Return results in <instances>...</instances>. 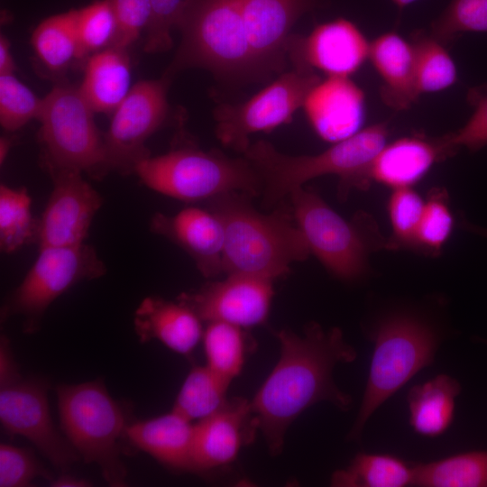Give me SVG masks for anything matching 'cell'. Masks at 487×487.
Here are the masks:
<instances>
[{
	"instance_id": "cell-47",
	"label": "cell",
	"mask_w": 487,
	"mask_h": 487,
	"mask_svg": "<svg viewBox=\"0 0 487 487\" xmlns=\"http://www.w3.org/2000/svg\"><path fill=\"white\" fill-rule=\"evenodd\" d=\"M11 148V140L7 138H1L0 142V162L3 164L7 153Z\"/></svg>"
},
{
	"instance_id": "cell-7",
	"label": "cell",
	"mask_w": 487,
	"mask_h": 487,
	"mask_svg": "<svg viewBox=\"0 0 487 487\" xmlns=\"http://www.w3.org/2000/svg\"><path fill=\"white\" fill-rule=\"evenodd\" d=\"M135 174L151 189L185 202L209 201L233 191L262 192L260 177L245 157L230 158L192 144L148 157Z\"/></svg>"
},
{
	"instance_id": "cell-21",
	"label": "cell",
	"mask_w": 487,
	"mask_h": 487,
	"mask_svg": "<svg viewBox=\"0 0 487 487\" xmlns=\"http://www.w3.org/2000/svg\"><path fill=\"white\" fill-rule=\"evenodd\" d=\"M455 152L443 136L428 139L424 136L400 138L384 147L375 157L369 170V180L393 189L411 187L438 161Z\"/></svg>"
},
{
	"instance_id": "cell-45",
	"label": "cell",
	"mask_w": 487,
	"mask_h": 487,
	"mask_svg": "<svg viewBox=\"0 0 487 487\" xmlns=\"http://www.w3.org/2000/svg\"><path fill=\"white\" fill-rule=\"evenodd\" d=\"M50 485L53 487H89L92 484L85 478H79L67 472H62L60 476L54 477L50 482Z\"/></svg>"
},
{
	"instance_id": "cell-25",
	"label": "cell",
	"mask_w": 487,
	"mask_h": 487,
	"mask_svg": "<svg viewBox=\"0 0 487 487\" xmlns=\"http://www.w3.org/2000/svg\"><path fill=\"white\" fill-rule=\"evenodd\" d=\"M131 88L126 50L110 46L89 58L79 89L95 113L114 112Z\"/></svg>"
},
{
	"instance_id": "cell-37",
	"label": "cell",
	"mask_w": 487,
	"mask_h": 487,
	"mask_svg": "<svg viewBox=\"0 0 487 487\" xmlns=\"http://www.w3.org/2000/svg\"><path fill=\"white\" fill-rule=\"evenodd\" d=\"M453 225L454 216L446 192L433 189L425 200L414 247L438 253L449 238Z\"/></svg>"
},
{
	"instance_id": "cell-17",
	"label": "cell",
	"mask_w": 487,
	"mask_h": 487,
	"mask_svg": "<svg viewBox=\"0 0 487 487\" xmlns=\"http://www.w3.org/2000/svg\"><path fill=\"white\" fill-rule=\"evenodd\" d=\"M259 429L251 401L233 398L215 413L194 425L190 472L226 465Z\"/></svg>"
},
{
	"instance_id": "cell-29",
	"label": "cell",
	"mask_w": 487,
	"mask_h": 487,
	"mask_svg": "<svg viewBox=\"0 0 487 487\" xmlns=\"http://www.w3.org/2000/svg\"><path fill=\"white\" fill-rule=\"evenodd\" d=\"M231 381L207 365L195 366L186 377L172 410L189 420H202L218 410L227 400Z\"/></svg>"
},
{
	"instance_id": "cell-40",
	"label": "cell",
	"mask_w": 487,
	"mask_h": 487,
	"mask_svg": "<svg viewBox=\"0 0 487 487\" xmlns=\"http://www.w3.org/2000/svg\"><path fill=\"white\" fill-rule=\"evenodd\" d=\"M51 482L54 476L28 449L9 444L0 445V486H32L35 478Z\"/></svg>"
},
{
	"instance_id": "cell-10",
	"label": "cell",
	"mask_w": 487,
	"mask_h": 487,
	"mask_svg": "<svg viewBox=\"0 0 487 487\" xmlns=\"http://www.w3.org/2000/svg\"><path fill=\"white\" fill-rule=\"evenodd\" d=\"M39 250L35 262L1 311L2 319L21 316L27 334L40 329L46 310L60 296L77 283L98 279L106 271L96 250L85 243Z\"/></svg>"
},
{
	"instance_id": "cell-1",
	"label": "cell",
	"mask_w": 487,
	"mask_h": 487,
	"mask_svg": "<svg viewBox=\"0 0 487 487\" xmlns=\"http://www.w3.org/2000/svg\"><path fill=\"white\" fill-rule=\"evenodd\" d=\"M276 336L280 359L251 401L272 455L281 452L289 427L308 407L328 401L342 410L350 409L352 398L335 385L333 370L357 356L338 327L324 329L313 322L302 335L282 329Z\"/></svg>"
},
{
	"instance_id": "cell-4",
	"label": "cell",
	"mask_w": 487,
	"mask_h": 487,
	"mask_svg": "<svg viewBox=\"0 0 487 487\" xmlns=\"http://www.w3.org/2000/svg\"><path fill=\"white\" fill-rule=\"evenodd\" d=\"M373 344L362 404L347 439L358 440L371 416L419 371L430 365L442 335L427 319L409 311L381 317L370 332Z\"/></svg>"
},
{
	"instance_id": "cell-28",
	"label": "cell",
	"mask_w": 487,
	"mask_h": 487,
	"mask_svg": "<svg viewBox=\"0 0 487 487\" xmlns=\"http://www.w3.org/2000/svg\"><path fill=\"white\" fill-rule=\"evenodd\" d=\"M414 486L487 487V451L475 450L414 465Z\"/></svg>"
},
{
	"instance_id": "cell-49",
	"label": "cell",
	"mask_w": 487,
	"mask_h": 487,
	"mask_svg": "<svg viewBox=\"0 0 487 487\" xmlns=\"http://www.w3.org/2000/svg\"><path fill=\"white\" fill-rule=\"evenodd\" d=\"M482 342L485 343L487 345V340H482Z\"/></svg>"
},
{
	"instance_id": "cell-12",
	"label": "cell",
	"mask_w": 487,
	"mask_h": 487,
	"mask_svg": "<svg viewBox=\"0 0 487 487\" xmlns=\"http://www.w3.org/2000/svg\"><path fill=\"white\" fill-rule=\"evenodd\" d=\"M169 83L166 76L137 82L114 111L104 135L109 170L124 175L135 173L137 166L151 156L145 142L168 115Z\"/></svg>"
},
{
	"instance_id": "cell-26",
	"label": "cell",
	"mask_w": 487,
	"mask_h": 487,
	"mask_svg": "<svg viewBox=\"0 0 487 487\" xmlns=\"http://www.w3.org/2000/svg\"><path fill=\"white\" fill-rule=\"evenodd\" d=\"M460 392L459 381L447 374L414 385L407 395L413 430L428 437L445 433L454 419L455 399Z\"/></svg>"
},
{
	"instance_id": "cell-24",
	"label": "cell",
	"mask_w": 487,
	"mask_h": 487,
	"mask_svg": "<svg viewBox=\"0 0 487 487\" xmlns=\"http://www.w3.org/2000/svg\"><path fill=\"white\" fill-rule=\"evenodd\" d=\"M368 58L382 80V101L398 111L409 108L419 97L411 42L393 32L383 33L370 43Z\"/></svg>"
},
{
	"instance_id": "cell-38",
	"label": "cell",
	"mask_w": 487,
	"mask_h": 487,
	"mask_svg": "<svg viewBox=\"0 0 487 487\" xmlns=\"http://www.w3.org/2000/svg\"><path fill=\"white\" fill-rule=\"evenodd\" d=\"M424 205L425 200L410 187L393 189L388 205L393 232L390 240L393 249L399 245L415 246Z\"/></svg>"
},
{
	"instance_id": "cell-43",
	"label": "cell",
	"mask_w": 487,
	"mask_h": 487,
	"mask_svg": "<svg viewBox=\"0 0 487 487\" xmlns=\"http://www.w3.org/2000/svg\"><path fill=\"white\" fill-rule=\"evenodd\" d=\"M21 376L18 364L14 357L11 345L5 336L0 344V385L8 383Z\"/></svg>"
},
{
	"instance_id": "cell-18",
	"label": "cell",
	"mask_w": 487,
	"mask_h": 487,
	"mask_svg": "<svg viewBox=\"0 0 487 487\" xmlns=\"http://www.w3.org/2000/svg\"><path fill=\"white\" fill-rule=\"evenodd\" d=\"M370 43L351 21L338 18L317 25L308 37H290L289 57L304 60L327 77H349L368 59Z\"/></svg>"
},
{
	"instance_id": "cell-35",
	"label": "cell",
	"mask_w": 487,
	"mask_h": 487,
	"mask_svg": "<svg viewBox=\"0 0 487 487\" xmlns=\"http://www.w3.org/2000/svg\"><path fill=\"white\" fill-rule=\"evenodd\" d=\"M78 59L110 47L116 33V19L108 0H98L76 10Z\"/></svg>"
},
{
	"instance_id": "cell-15",
	"label": "cell",
	"mask_w": 487,
	"mask_h": 487,
	"mask_svg": "<svg viewBox=\"0 0 487 487\" xmlns=\"http://www.w3.org/2000/svg\"><path fill=\"white\" fill-rule=\"evenodd\" d=\"M53 188L38 219L39 248L84 244L103 203L99 193L74 170L49 171Z\"/></svg>"
},
{
	"instance_id": "cell-13",
	"label": "cell",
	"mask_w": 487,
	"mask_h": 487,
	"mask_svg": "<svg viewBox=\"0 0 487 487\" xmlns=\"http://www.w3.org/2000/svg\"><path fill=\"white\" fill-rule=\"evenodd\" d=\"M48 382L19 378L0 385V421L10 435L25 437L58 469L67 472L80 459L56 428L48 402Z\"/></svg>"
},
{
	"instance_id": "cell-2",
	"label": "cell",
	"mask_w": 487,
	"mask_h": 487,
	"mask_svg": "<svg viewBox=\"0 0 487 487\" xmlns=\"http://www.w3.org/2000/svg\"><path fill=\"white\" fill-rule=\"evenodd\" d=\"M252 197L233 191L208 201L224 228L223 272L274 280L306 260L310 251L292 213H262L253 206Z\"/></svg>"
},
{
	"instance_id": "cell-32",
	"label": "cell",
	"mask_w": 487,
	"mask_h": 487,
	"mask_svg": "<svg viewBox=\"0 0 487 487\" xmlns=\"http://www.w3.org/2000/svg\"><path fill=\"white\" fill-rule=\"evenodd\" d=\"M31 198L23 188L0 186V248L11 253L24 244L36 243L38 220L31 211Z\"/></svg>"
},
{
	"instance_id": "cell-39",
	"label": "cell",
	"mask_w": 487,
	"mask_h": 487,
	"mask_svg": "<svg viewBox=\"0 0 487 487\" xmlns=\"http://www.w3.org/2000/svg\"><path fill=\"white\" fill-rule=\"evenodd\" d=\"M466 99L473 109V115L464 126L444 135L455 153L461 147L475 152L487 145V84L469 88Z\"/></svg>"
},
{
	"instance_id": "cell-5",
	"label": "cell",
	"mask_w": 487,
	"mask_h": 487,
	"mask_svg": "<svg viewBox=\"0 0 487 487\" xmlns=\"http://www.w3.org/2000/svg\"><path fill=\"white\" fill-rule=\"evenodd\" d=\"M179 29L181 42L166 77L200 68L226 80L262 78L239 0H189Z\"/></svg>"
},
{
	"instance_id": "cell-3",
	"label": "cell",
	"mask_w": 487,
	"mask_h": 487,
	"mask_svg": "<svg viewBox=\"0 0 487 487\" xmlns=\"http://www.w3.org/2000/svg\"><path fill=\"white\" fill-rule=\"evenodd\" d=\"M387 136V123H380L317 154H285L261 140L251 143L244 155L260 177L266 205L276 204L312 179L330 174L339 177L340 194L345 196L352 188L368 185L370 168L386 144Z\"/></svg>"
},
{
	"instance_id": "cell-31",
	"label": "cell",
	"mask_w": 487,
	"mask_h": 487,
	"mask_svg": "<svg viewBox=\"0 0 487 487\" xmlns=\"http://www.w3.org/2000/svg\"><path fill=\"white\" fill-rule=\"evenodd\" d=\"M32 44L39 60L52 71H60L78 59L76 10L43 20L32 33Z\"/></svg>"
},
{
	"instance_id": "cell-30",
	"label": "cell",
	"mask_w": 487,
	"mask_h": 487,
	"mask_svg": "<svg viewBox=\"0 0 487 487\" xmlns=\"http://www.w3.org/2000/svg\"><path fill=\"white\" fill-rule=\"evenodd\" d=\"M415 59V81L418 96L445 90L457 80V70L446 46L428 32L411 34Z\"/></svg>"
},
{
	"instance_id": "cell-14",
	"label": "cell",
	"mask_w": 487,
	"mask_h": 487,
	"mask_svg": "<svg viewBox=\"0 0 487 487\" xmlns=\"http://www.w3.org/2000/svg\"><path fill=\"white\" fill-rule=\"evenodd\" d=\"M273 295L272 280L233 273L196 291L183 292L177 300L203 322H225L245 329L266 321Z\"/></svg>"
},
{
	"instance_id": "cell-22",
	"label": "cell",
	"mask_w": 487,
	"mask_h": 487,
	"mask_svg": "<svg viewBox=\"0 0 487 487\" xmlns=\"http://www.w3.org/2000/svg\"><path fill=\"white\" fill-rule=\"evenodd\" d=\"M202 320L177 300L147 297L138 306L133 328L141 343L158 340L172 351L188 355L203 336Z\"/></svg>"
},
{
	"instance_id": "cell-36",
	"label": "cell",
	"mask_w": 487,
	"mask_h": 487,
	"mask_svg": "<svg viewBox=\"0 0 487 487\" xmlns=\"http://www.w3.org/2000/svg\"><path fill=\"white\" fill-rule=\"evenodd\" d=\"M42 106L28 87L14 73L0 75V123L6 131H16L31 119H38Z\"/></svg>"
},
{
	"instance_id": "cell-11",
	"label": "cell",
	"mask_w": 487,
	"mask_h": 487,
	"mask_svg": "<svg viewBox=\"0 0 487 487\" xmlns=\"http://www.w3.org/2000/svg\"><path fill=\"white\" fill-rule=\"evenodd\" d=\"M294 68L280 75L250 99L221 104L215 110L216 133L225 146L244 152L249 136L291 121L311 89L321 80L304 60L290 57Z\"/></svg>"
},
{
	"instance_id": "cell-34",
	"label": "cell",
	"mask_w": 487,
	"mask_h": 487,
	"mask_svg": "<svg viewBox=\"0 0 487 487\" xmlns=\"http://www.w3.org/2000/svg\"><path fill=\"white\" fill-rule=\"evenodd\" d=\"M428 32L446 46L466 32H487V0H451Z\"/></svg>"
},
{
	"instance_id": "cell-20",
	"label": "cell",
	"mask_w": 487,
	"mask_h": 487,
	"mask_svg": "<svg viewBox=\"0 0 487 487\" xmlns=\"http://www.w3.org/2000/svg\"><path fill=\"white\" fill-rule=\"evenodd\" d=\"M303 107L316 133L336 142L360 131L364 94L349 77H327L311 89Z\"/></svg>"
},
{
	"instance_id": "cell-48",
	"label": "cell",
	"mask_w": 487,
	"mask_h": 487,
	"mask_svg": "<svg viewBox=\"0 0 487 487\" xmlns=\"http://www.w3.org/2000/svg\"><path fill=\"white\" fill-rule=\"evenodd\" d=\"M391 1L398 7L399 12H401L405 7L413 4L417 0H391Z\"/></svg>"
},
{
	"instance_id": "cell-19",
	"label": "cell",
	"mask_w": 487,
	"mask_h": 487,
	"mask_svg": "<svg viewBox=\"0 0 487 487\" xmlns=\"http://www.w3.org/2000/svg\"><path fill=\"white\" fill-rule=\"evenodd\" d=\"M150 229L184 250L204 277L213 278L223 272L224 228L208 207L191 206L173 215L156 213Z\"/></svg>"
},
{
	"instance_id": "cell-42",
	"label": "cell",
	"mask_w": 487,
	"mask_h": 487,
	"mask_svg": "<svg viewBox=\"0 0 487 487\" xmlns=\"http://www.w3.org/2000/svg\"><path fill=\"white\" fill-rule=\"evenodd\" d=\"M116 19V33L111 46L126 50L151 21L150 0H108Z\"/></svg>"
},
{
	"instance_id": "cell-44",
	"label": "cell",
	"mask_w": 487,
	"mask_h": 487,
	"mask_svg": "<svg viewBox=\"0 0 487 487\" xmlns=\"http://www.w3.org/2000/svg\"><path fill=\"white\" fill-rule=\"evenodd\" d=\"M14 61L11 53L10 43L5 36L0 38V75L14 73Z\"/></svg>"
},
{
	"instance_id": "cell-27",
	"label": "cell",
	"mask_w": 487,
	"mask_h": 487,
	"mask_svg": "<svg viewBox=\"0 0 487 487\" xmlns=\"http://www.w3.org/2000/svg\"><path fill=\"white\" fill-rule=\"evenodd\" d=\"M414 465L385 454L360 453L350 464L335 471V487H405L413 484Z\"/></svg>"
},
{
	"instance_id": "cell-16",
	"label": "cell",
	"mask_w": 487,
	"mask_h": 487,
	"mask_svg": "<svg viewBox=\"0 0 487 487\" xmlns=\"http://www.w3.org/2000/svg\"><path fill=\"white\" fill-rule=\"evenodd\" d=\"M253 57L263 78L280 72L288 55L291 29L306 13L326 0H239Z\"/></svg>"
},
{
	"instance_id": "cell-46",
	"label": "cell",
	"mask_w": 487,
	"mask_h": 487,
	"mask_svg": "<svg viewBox=\"0 0 487 487\" xmlns=\"http://www.w3.org/2000/svg\"><path fill=\"white\" fill-rule=\"evenodd\" d=\"M463 226L464 229L468 230L469 232H472L473 234H476L478 235L487 238V228L485 227L473 225L472 223H469L468 221H464L463 223Z\"/></svg>"
},
{
	"instance_id": "cell-6",
	"label": "cell",
	"mask_w": 487,
	"mask_h": 487,
	"mask_svg": "<svg viewBox=\"0 0 487 487\" xmlns=\"http://www.w3.org/2000/svg\"><path fill=\"white\" fill-rule=\"evenodd\" d=\"M60 428L84 462L96 464L112 487L126 485L121 439L130 419L124 403L115 400L101 380L56 387Z\"/></svg>"
},
{
	"instance_id": "cell-9",
	"label": "cell",
	"mask_w": 487,
	"mask_h": 487,
	"mask_svg": "<svg viewBox=\"0 0 487 487\" xmlns=\"http://www.w3.org/2000/svg\"><path fill=\"white\" fill-rule=\"evenodd\" d=\"M94 113L79 87L59 85L42 98L38 120L48 171L74 170L95 179L110 171Z\"/></svg>"
},
{
	"instance_id": "cell-41",
	"label": "cell",
	"mask_w": 487,
	"mask_h": 487,
	"mask_svg": "<svg viewBox=\"0 0 487 487\" xmlns=\"http://www.w3.org/2000/svg\"><path fill=\"white\" fill-rule=\"evenodd\" d=\"M188 2L189 0H150L152 14L146 30V52L160 53L172 47V31L179 27Z\"/></svg>"
},
{
	"instance_id": "cell-23",
	"label": "cell",
	"mask_w": 487,
	"mask_h": 487,
	"mask_svg": "<svg viewBox=\"0 0 487 487\" xmlns=\"http://www.w3.org/2000/svg\"><path fill=\"white\" fill-rule=\"evenodd\" d=\"M193 432L194 425L171 410L152 418L132 421L125 439L170 469L190 472Z\"/></svg>"
},
{
	"instance_id": "cell-33",
	"label": "cell",
	"mask_w": 487,
	"mask_h": 487,
	"mask_svg": "<svg viewBox=\"0 0 487 487\" xmlns=\"http://www.w3.org/2000/svg\"><path fill=\"white\" fill-rule=\"evenodd\" d=\"M202 338L207 365L232 381L241 372L247 352L244 328L225 322H210Z\"/></svg>"
},
{
	"instance_id": "cell-8",
	"label": "cell",
	"mask_w": 487,
	"mask_h": 487,
	"mask_svg": "<svg viewBox=\"0 0 487 487\" xmlns=\"http://www.w3.org/2000/svg\"><path fill=\"white\" fill-rule=\"evenodd\" d=\"M292 215L310 253L326 269L344 280L359 279L367 269L371 253L393 249L367 214L352 220L342 217L315 191L304 186L289 193Z\"/></svg>"
}]
</instances>
